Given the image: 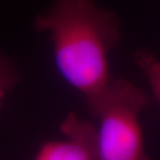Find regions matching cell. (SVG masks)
<instances>
[{
  "label": "cell",
  "mask_w": 160,
  "mask_h": 160,
  "mask_svg": "<svg viewBox=\"0 0 160 160\" xmlns=\"http://www.w3.org/2000/svg\"><path fill=\"white\" fill-rule=\"evenodd\" d=\"M33 26L49 34L57 71L92 113L113 80L109 55L120 43L119 19L96 0H55Z\"/></svg>",
  "instance_id": "obj_1"
},
{
  "label": "cell",
  "mask_w": 160,
  "mask_h": 160,
  "mask_svg": "<svg viewBox=\"0 0 160 160\" xmlns=\"http://www.w3.org/2000/svg\"><path fill=\"white\" fill-rule=\"evenodd\" d=\"M149 104L142 88L127 79H113L91 113L98 160H150L140 116Z\"/></svg>",
  "instance_id": "obj_2"
},
{
  "label": "cell",
  "mask_w": 160,
  "mask_h": 160,
  "mask_svg": "<svg viewBox=\"0 0 160 160\" xmlns=\"http://www.w3.org/2000/svg\"><path fill=\"white\" fill-rule=\"evenodd\" d=\"M59 130L62 138L41 143L32 160H98L94 125L71 112Z\"/></svg>",
  "instance_id": "obj_3"
},
{
  "label": "cell",
  "mask_w": 160,
  "mask_h": 160,
  "mask_svg": "<svg viewBox=\"0 0 160 160\" xmlns=\"http://www.w3.org/2000/svg\"><path fill=\"white\" fill-rule=\"evenodd\" d=\"M133 59L146 77L156 101L160 104V59L145 49L135 51Z\"/></svg>",
  "instance_id": "obj_4"
},
{
  "label": "cell",
  "mask_w": 160,
  "mask_h": 160,
  "mask_svg": "<svg viewBox=\"0 0 160 160\" xmlns=\"http://www.w3.org/2000/svg\"><path fill=\"white\" fill-rule=\"evenodd\" d=\"M17 82V74L9 67L8 62L0 53V105L4 99L6 92Z\"/></svg>",
  "instance_id": "obj_5"
}]
</instances>
